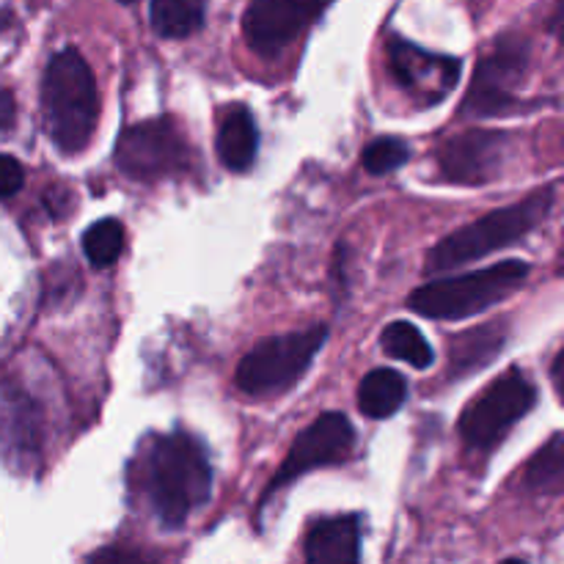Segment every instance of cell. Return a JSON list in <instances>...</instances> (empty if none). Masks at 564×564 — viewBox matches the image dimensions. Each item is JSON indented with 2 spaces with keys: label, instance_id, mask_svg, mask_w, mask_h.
<instances>
[{
  "label": "cell",
  "instance_id": "obj_6",
  "mask_svg": "<svg viewBox=\"0 0 564 564\" xmlns=\"http://www.w3.org/2000/svg\"><path fill=\"white\" fill-rule=\"evenodd\" d=\"M116 165L138 182L174 176L191 165V149L171 119H149L127 127L116 143Z\"/></svg>",
  "mask_w": 564,
  "mask_h": 564
},
{
  "label": "cell",
  "instance_id": "obj_7",
  "mask_svg": "<svg viewBox=\"0 0 564 564\" xmlns=\"http://www.w3.org/2000/svg\"><path fill=\"white\" fill-rule=\"evenodd\" d=\"M534 402H538V391L529 383L527 375L510 369L466 408L460 419L463 441L474 449H490L510 433L512 424H518L532 411Z\"/></svg>",
  "mask_w": 564,
  "mask_h": 564
},
{
  "label": "cell",
  "instance_id": "obj_25",
  "mask_svg": "<svg viewBox=\"0 0 564 564\" xmlns=\"http://www.w3.org/2000/svg\"><path fill=\"white\" fill-rule=\"evenodd\" d=\"M119 3H135V0H119Z\"/></svg>",
  "mask_w": 564,
  "mask_h": 564
},
{
  "label": "cell",
  "instance_id": "obj_20",
  "mask_svg": "<svg viewBox=\"0 0 564 564\" xmlns=\"http://www.w3.org/2000/svg\"><path fill=\"white\" fill-rule=\"evenodd\" d=\"M564 477V449H562V433L551 435L549 444L532 457L527 468V482L534 490L543 494H560Z\"/></svg>",
  "mask_w": 564,
  "mask_h": 564
},
{
  "label": "cell",
  "instance_id": "obj_11",
  "mask_svg": "<svg viewBox=\"0 0 564 564\" xmlns=\"http://www.w3.org/2000/svg\"><path fill=\"white\" fill-rule=\"evenodd\" d=\"M389 66L397 83L424 105H438L460 77V58L427 53L402 39L389 42Z\"/></svg>",
  "mask_w": 564,
  "mask_h": 564
},
{
  "label": "cell",
  "instance_id": "obj_1",
  "mask_svg": "<svg viewBox=\"0 0 564 564\" xmlns=\"http://www.w3.org/2000/svg\"><path fill=\"white\" fill-rule=\"evenodd\" d=\"M130 482L165 529H180L213 494L207 449L187 433L152 435L130 466Z\"/></svg>",
  "mask_w": 564,
  "mask_h": 564
},
{
  "label": "cell",
  "instance_id": "obj_4",
  "mask_svg": "<svg viewBox=\"0 0 564 564\" xmlns=\"http://www.w3.org/2000/svg\"><path fill=\"white\" fill-rule=\"evenodd\" d=\"M527 279L529 264L510 259V262L457 275V279L430 281L411 292L408 306L430 319H466L505 301L518 286L527 284Z\"/></svg>",
  "mask_w": 564,
  "mask_h": 564
},
{
  "label": "cell",
  "instance_id": "obj_12",
  "mask_svg": "<svg viewBox=\"0 0 564 564\" xmlns=\"http://www.w3.org/2000/svg\"><path fill=\"white\" fill-rule=\"evenodd\" d=\"M510 138L496 130H468L444 143L438 165L444 176L457 185H485L496 180L507 163Z\"/></svg>",
  "mask_w": 564,
  "mask_h": 564
},
{
  "label": "cell",
  "instance_id": "obj_19",
  "mask_svg": "<svg viewBox=\"0 0 564 564\" xmlns=\"http://www.w3.org/2000/svg\"><path fill=\"white\" fill-rule=\"evenodd\" d=\"M83 251L94 268H110L124 251V229L116 218L97 220L83 235Z\"/></svg>",
  "mask_w": 564,
  "mask_h": 564
},
{
  "label": "cell",
  "instance_id": "obj_21",
  "mask_svg": "<svg viewBox=\"0 0 564 564\" xmlns=\"http://www.w3.org/2000/svg\"><path fill=\"white\" fill-rule=\"evenodd\" d=\"M408 158H411V147H408L402 138L383 135L367 143L361 160H364V169H367L369 174L383 176V174H391V171H397L400 165H405Z\"/></svg>",
  "mask_w": 564,
  "mask_h": 564
},
{
  "label": "cell",
  "instance_id": "obj_8",
  "mask_svg": "<svg viewBox=\"0 0 564 564\" xmlns=\"http://www.w3.org/2000/svg\"><path fill=\"white\" fill-rule=\"evenodd\" d=\"M356 446V430H352L350 419L345 413H323L314 424H308L301 435L295 438L292 449L286 452L284 466L275 471L273 482H270L264 501L275 494V490L286 488L303 477L306 471L319 466H334V463H345L352 455Z\"/></svg>",
  "mask_w": 564,
  "mask_h": 564
},
{
  "label": "cell",
  "instance_id": "obj_15",
  "mask_svg": "<svg viewBox=\"0 0 564 564\" xmlns=\"http://www.w3.org/2000/svg\"><path fill=\"white\" fill-rule=\"evenodd\" d=\"M259 130L251 110L235 108L218 132V158L229 171H248L257 160Z\"/></svg>",
  "mask_w": 564,
  "mask_h": 564
},
{
  "label": "cell",
  "instance_id": "obj_17",
  "mask_svg": "<svg viewBox=\"0 0 564 564\" xmlns=\"http://www.w3.org/2000/svg\"><path fill=\"white\" fill-rule=\"evenodd\" d=\"M152 28L165 39L193 36L204 25V0H152Z\"/></svg>",
  "mask_w": 564,
  "mask_h": 564
},
{
  "label": "cell",
  "instance_id": "obj_22",
  "mask_svg": "<svg viewBox=\"0 0 564 564\" xmlns=\"http://www.w3.org/2000/svg\"><path fill=\"white\" fill-rule=\"evenodd\" d=\"M25 185V171H22L20 160L11 154H0V198H9L22 191Z\"/></svg>",
  "mask_w": 564,
  "mask_h": 564
},
{
  "label": "cell",
  "instance_id": "obj_2",
  "mask_svg": "<svg viewBox=\"0 0 564 564\" xmlns=\"http://www.w3.org/2000/svg\"><path fill=\"white\" fill-rule=\"evenodd\" d=\"M42 108L47 135L64 154L83 152L97 130L99 94L91 66L77 50L66 47L50 58L42 80Z\"/></svg>",
  "mask_w": 564,
  "mask_h": 564
},
{
  "label": "cell",
  "instance_id": "obj_13",
  "mask_svg": "<svg viewBox=\"0 0 564 564\" xmlns=\"http://www.w3.org/2000/svg\"><path fill=\"white\" fill-rule=\"evenodd\" d=\"M312 564H352L361 560V523L356 516H336L314 523L306 538Z\"/></svg>",
  "mask_w": 564,
  "mask_h": 564
},
{
  "label": "cell",
  "instance_id": "obj_18",
  "mask_svg": "<svg viewBox=\"0 0 564 564\" xmlns=\"http://www.w3.org/2000/svg\"><path fill=\"white\" fill-rule=\"evenodd\" d=\"M380 345L391 358H400V361L411 364L416 369H427L433 364V347L427 345L422 330L413 323H405V319L391 323L380 336Z\"/></svg>",
  "mask_w": 564,
  "mask_h": 564
},
{
  "label": "cell",
  "instance_id": "obj_14",
  "mask_svg": "<svg viewBox=\"0 0 564 564\" xmlns=\"http://www.w3.org/2000/svg\"><path fill=\"white\" fill-rule=\"evenodd\" d=\"M507 330L505 325H482L468 334L457 336L449 347V369L455 378L485 369L501 350H505Z\"/></svg>",
  "mask_w": 564,
  "mask_h": 564
},
{
  "label": "cell",
  "instance_id": "obj_9",
  "mask_svg": "<svg viewBox=\"0 0 564 564\" xmlns=\"http://www.w3.org/2000/svg\"><path fill=\"white\" fill-rule=\"evenodd\" d=\"M527 44L505 39L499 50L479 64L471 88L466 94V102H463V116L488 119V116H501L521 108L516 86L527 69Z\"/></svg>",
  "mask_w": 564,
  "mask_h": 564
},
{
  "label": "cell",
  "instance_id": "obj_3",
  "mask_svg": "<svg viewBox=\"0 0 564 564\" xmlns=\"http://www.w3.org/2000/svg\"><path fill=\"white\" fill-rule=\"evenodd\" d=\"M551 207H554V191L545 187V191L532 193V196L523 198V202L494 209V213H488L485 218L474 220V224L463 226V229L444 237V240L427 253L424 273H446V270L463 268V264L485 259L488 253L501 251V248H510L516 246V242L527 240V237L549 218Z\"/></svg>",
  "mask_w": 564,
  "mask_h": 564
},
{
  "label": "cell",
  "instance_id": "obj_10",
  "mask_svg": "<svg viewBox=\"0 0 564 564\" xmlns=\"http://www.w3.org/2000/svg\"><path fill=\"white\" fill-rule=\"evenodd\" d=\"M334 0H253L242 20L248 44L270 58L306 33Z\"/></svg>",
  "mask_w": 564,
  "mask_h": 564
},
{
  "label": "cell",
  "instance_id": "obj_24",
  "mask_svg": "<svg viewBox=\"0 0 564 564\" xmlns=\"http://www.w3.org/2000/svg\"><path fill=\"white\" fill-rule=\"evenodd\" d=\"M562 356H564V352L560 350V352H556V358H554V386H556V391H562Z\"/></svg>",
  "mask_w": 564,
  "mask_h": 564
},
{
  "label": "cell",
  "instance_id": "obj_5",
  "mask_svg": "<svg viewBox=\"0 0 564 564\" xmlns=\"http://www.w3.org/2000/svg\"><path fill=\"white\" fill-rule=\"evenodd\" d=\"M328 339L325 325L264 339L240 361L235 383L248 397H275L290 391L312 367L314 356Z\"/></svg>",
  "mask_w": 564,
  "mask_h": 564
},
{
  "label": "cell",
  "instance_id": "obj_23",
  "mask_svg": "<svg viewBox=\"0 0 564 564\" xmlns=\"http://www.w3.org/2000/svg\"><path fill=\"white\" fill-rule=\"evenodd\" d=\"M17 119L14 94L9 88H0V130H11Z\"/></svg>",
  "mask_w": 564,
  "mask_h": 564
},
{
  "label": "cell",
  "instance_id": "obj_16",
  "mask_svg": "<svg viewBox=\"0 0 564 564\" xmlns=\"http://www.w3.org/2000/svg\"><path fill=\"white\" fill-rule=\"evenodd\" d=\"M408 383L397 369H372L358 386V408L369 419H389L405 405Z\"/></svg>",
  "mask_w": 564,
  "mask_h": 564
}]
</instances>
